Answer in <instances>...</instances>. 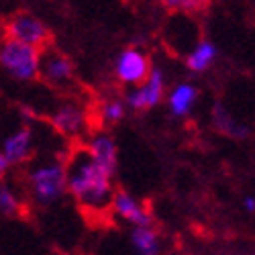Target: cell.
Instances as JSON below:
<instances>
[{"label": "cell", "mask_w": 255, "mask_h": 255, "mask_svg": "<svg viewBox=\"0 0 255 255\" xmlns=\"http://www.w3.org/2000/svg\"><path fill=\"white\" fill-rule=\"evenodd\" d=\"M159 4L167 10H180V12H196L206 6V0H159Z\"/></svg>", "instance_id": "cell-18"}, {"label": "cell", "mask_w": 255, "mask_h": 255, "mask_svg": "<svg viewBox=\"0 0 255 255\" xmlns=\"http://www.w3.org/2000/svg\"><path fill=\"white\" fill-rule=\"evenodd\" d=\"M212 125H215V129L223 135H229V137H237V139H243L247 135V129L241 127L233 115L225 109V106L219 102L212 106Z\"/></svg>", "instance_id": "cell-15"}, {"label": "cell", "mask_w": 255, "mask_h": 255, "mask_svg": "<svg viewBox=\"0 0 255 255\" xmlns=\"http://www.w3.org/2000/svg\"><path fill=\"white\" fill-rule=\"evenodd\" d=\"M2 155L8 165H23L33 157V131L29 127H20L18 131L6 137Z\"/></svg>", "instance_id": "cell-10"}, {"label": "cell", "mask_w": 255, "mask_h": 255, "mask_svg": "<svg viewBox=\"0 0 255 255\" xmlns=\"http://www.w3.org/2000/svg\"><path fill=\"white\" fill-rule=\"evenodd\" d=\"M215 59H217V47L210 41H198L196 47L188 53L186 66L196 74H202L215 63Z\"/></svg>", "instance_id": "cell-13"}, {"label": "cell", "mask_w": 255, "mask_h": 255, "mask_svg": "<svg viewBox=\"0 0 255 255\" xmlns=\"http://www.w3.org/2000/svg\"><path fill=\"white\" fill-rule=\"evenodd\" d=\"M86 121H88L86 113L76 102L61 104L51 117L53 129L63 137H78L84 131V127H86Z\"/></svg>", "instance_id": "cell-8"}, {"label": "cell", "mask_w": 255, "mask_h": 255, "mask_svg": "<svg viewBox=\"0 0 255 255\" xmlns=\"http://www.w3.org/2000/svg\"><path fill=\"white\" fill-rule=\"evenodd\" d=\"M131 241L139 255H159V235L151 225H139L131 233Z\"/></svg>", "instance_id": "cell-14"}, {"label": "cell", "mask_w": 255, "mask_h": 255, "mask_svg": "<svg viewBox=\"0 0 255 255\" xmlns=\"http://www.w3.org/2000/svg\"><path fill=\"white\" fill-rule=\"evenodd\" d=\"M39 80H43L47 86L53 88H66L74 80V63L72 59L53 49V45H47L41 49V63H39Z\"/></svg>", "instance_id": "cell-5"}, {"label": "cell", "mask_w": 255, "mask_h": 255, "mask_svg": "<svg viewBox=\"0 0 255 255\" xmlns=\"http://www.w3.org/2000/svg\"><path fill=\"white\" fill-rule=\"evenodd\" d=\"M125 102L119 100V98H113V100H106L102 104V119L106 125H117L119 121H123L125 117Z\"/></svg>", "instance_id": "cell-17"}, {"label": "cell", "mask_w": 255, "mask_h": 255, "mask_svg": "<svg viewBox=\"0 0 255 255\" xmlns=\"http://www.w3.org/2000/svg\"><path fill=\"white\" fill-rule=\"evenodd\" d=\"M88 149H90L92 157L106 169V172H109L111 176H115L117 163H119L117 161V143H115V139L109 133H98L90 141Z\"/></svg>", "instance_id": "cell-11"}, {"label": "cell", "mask_w": 255, "mask_h": 255, "mask_svg": "<svg viewBox=\"0 0 255 255\" xmlns=\"http://www.w3.org/2000/svg\"><path fill=\"white\" fill-rule=\"evenodd\" d=\"M4 33L10 39L23 41V43H29L39 49L51 45V41H53V33L49 31V27L31 12L12 14L4 23Z\"/></svg>", "instance_id": "cell-4"}, {"label": "cell", "mask_w": 255, "mask_h": 255, "mask_svg": "<svg viewBox=\"0 0 255 255\" xmlns=\"http://www.w3.org/2000/svg\"><path fill=\"white\" fill-rule=\"evenodd\" d=\"M0 215L8 219H16L25 215V206L20 202V198L4 184L0 186Z\"/></svg>", "instance_id": "cell-16"}, {"label": "cell", "mask_w": 255, "mask_h": 255, "mask_svg": "<svg viewBox=\"0 0 255 255\" xmlns=\"http://www.w3.org/2000/svg\"><path fill=\"white\" fill-rule=\"evenodd\" d=\"M29 196L35 204L49 206L68 192V178L63 159L41 161L27 174Z\"/></svg>", "instance_id": "cell-2"}, {"label": "cell", "mask_w": 255, "mask_h": 255, "mask_svg": "<svg viewBox=\"0 0 255 255\" xmlns=\"http://www.w3.org/2000/svg\"><path fill=\"white\" fill-rule=\"evenodd\" d=\"M68 192L88 217H102L113 210V178L92 157L86 145H78L63 157Z\"/></svg>", "instance_id": "cell-1"}, {"label": "cell", "mask_w": 255, "mask_h": 255, "mask_svg": "<svg viewBox=\"0 0 255 255\" xmlns=\"http://www.w3.org/2000/svg\"><path fill=\"white\" fill-rule=\"evenodd\" d=\"M245 208H247L249 212H255V198H253V196H247V198H245Z\"/></svg>", "instance_id": "cell-20"}, {"label": "cell", "mask_w": 255, "mask_h": 255, "mask_svg": "<svg viewBox=\"0 0 255 255\" xmlns=\"http://www.w3.org/2000/svg\"><path fill=\"white\" fill-rule=\"evenodd\" d=\"M151 72V61L141 51L139 47H127L119 53L117 63H115V74L119 82L129 84V86H139L147 80Z\"/></svg>", "instance_id": "cell-6"}, {"label": "cell", "mask_w": 255, "mask_h": 255, "mask_svg": "<svg viewBox=\"0 0 255 255\" xmlns=\"http://www.w3.org/2000/svg\"><path fill=\"white\" fill-rule=\"evenodd\" d=\"M6 172H8V161L4 159V155H2V153H0V182L4 180Z\"/></svg>", "instance_id": "cell-19"}, {"label": "cell", "mask_w": 255, "mask_h": 255, "mask_svg": "<svg viewBox=\"0 0 255 255\" xmlns=\"http://www.w3.org/2000/svg\"><path fill=\"white\" fill-rule=\"evenodd\" d=\"M165 92V80H163V72L157 66H151V72L147 76V80L141 84V88L133 90L127 94V102L133 111L137 113H145L151 111L153 106H157L163 98Z\"/></svg>", "instance_id": "cell-7"}, {"label": "cell", "mask_w": 255, "mask_h": 255, "mask_svg": "<svg viewBox=\"0 0 255 255\" xmlns=\"http://www.w3.org/2000/svg\"><path fill=\"white\" fill-rule=\"evenodd\" d=\"M39 63H41L39 47H33L10 37H6V41L0 45V66L14 80L20 82L39 80Z\"/></svg>", "instance_id": "cell-3"}, {"label": "cell", "mask_w": 255, "mask_h": 255, "mask_svg": "<svg viewBox=\"0 0 255 255\" xmlns=\"http://www.w3.org/2000/svg\"><path fill=\"white\" fill-rule=\"evenodd\" d=\"M198 98V88L194 84H178L174 88V92L169 94V111H172L174 117H186Z\"/></svg>", "instance_id": "cell-12"}, {"label": "cell", "mask_w": 255, "mask_h": 255, "mask_svg": "<svg viewBox=\"0 0 255 255\" xmlns=\"http://www.w3.org/2000/svg\"><path fill=\"white\" fill-rule=\"evenodd\" d=\"M113 210L125 221L133 223L135 227L139 225H151V212L143 202H139L135 196H131L127 190L117 188L113 192Z\"/></svg>", "instance_id": "cell-9"}]
</instances>
